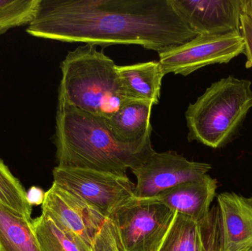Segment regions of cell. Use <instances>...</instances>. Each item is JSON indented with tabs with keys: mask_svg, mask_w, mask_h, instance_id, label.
Returning <instances> with one entry per match:
<instances>
[{
	"mask_svg": "<svg viewBox=\"0 0 252 251\" xmlns=\"http://www.w3.org/2000/svg\"><path fill=\"white\" fill-rule=\"evenodd\" d=\"M248 200H249V202H250V204H251L252 206V196L251 197H250V198H248Z\"/></svg>",
	"mask_w": 252,
	"mask_h": 251,
	"instance_id": "22",
	"label": "cell"
},
{
	"mask_svg": "<svg viewBox=\"0 0 252 251\" xmlns=\"http://www.w3.org/2000/svg\"><path fill=\"white\" fill-rule=\"evenodd\" d=\"M59 100L83 112L109 119L132 100L121 81L118 65L95 46L68 52L61 63Z\"/></svg>",
	"mask_w": 252,
	"mask_h": 251,
	"instance_id": "3",
	"label": "cell"
},
{
	"mask_svg": "<svg viewBox=\"0 0 252 251\" xmlns=\"http://www.w3.org/2000/svg\"><path fill=\"white\" fill-rule=\"evenodd\" d=\"M32 224L41 251H90L45 214Z\"/></svg>",
	"mask_w": 252,
	"mask_h": 251,
	"instance_id": "17",
	"label": "cell"
},
{
	"mask_svg": "<svg viewBox=\"0 0 252 251\" xmlns=\"http://www.w3.org/2000/svg\"><path fill=\"white\" fill-rule=\"evenodd\" d=\"M27 32L95 47L134 44L158 54L197 36L170 0H39Z\"/></svg>",
	"mask_w": 252,
	"mask_h": 251,
	"instance_id": "1",
	"label": "cell"
},
{
	"mask_svg": "<svg viewBox=\"0 0 252 251\" xmlns=\"http://www.w3.org/2000/svg\"><path fill=\"white\" fill-rule=\"evenodd\" d=\"M176 212L151 198H136L111 218L120 251H156Z\"/></svg>",
	"mask_w": 252,
	"mask_h": 251,
	"instance_id": "7",
	"label": "cell"
},
{
	"mask_svg": "<svg viewBox=\"0 0 252 251\" xmlns=\"http://www.w3.org/2000/svg\"><path fill=\"white\" fill-rule=\"evenodd\" d=\"M212 166L210 164L190 162L176 151L155 152L141 166L131 169L137 184L136 198H153L182 183L199 180Z\"/></svg>",
	"mask_w": 252,
	"mask_h": 251,
	"instance_id": "9",
	"label": "cell"
},
{
	"mask_svg": "<svg viewBox=\"0 0 252 251\" xmlns=\"http://www.w3.org/2000/svg\"><path fill=\"white\" fill-rule=\"evenodd\" d=\"M217 187V181L207 174L199 180L182 183L151 199L199 223L209 215Z\"/></svg>",
	"mask_w": 252,
	"mask_h": 251,
	"instance_id": "12",
	"label": "cell"
},
{
	"mask_svg": "<svg viewBox=\"0 0 252 251\" xmlns=\"http://www.w3.org/2000/svg\"><path fill=\"white\" fill-rule=\"evenodd\" d=\"M247 251H252V249H250V250Z\"/></svg>",
	"mask_w": 252,
	"mask_h": 251,
	"instance_id": "23",
	"label": "cell"
},
{
	"mask_svg": "<svg viewBox=\"0 0 252 251\" xmlns=\"http://www.w3.org/2000/svg\"><path fill=\"white\" fill-rule=\"evenodd\" d=\"M39 0H0V35L31 23Z\"/></svg>",
	"mask_w": 252,
	"mask_h": 251,
	"instance_id": "19",
	"label": "cell"
},
{
	"mask_svg": "<svg viewBox=\"0 0 252 251\" xmlns=\"http://www.w3.org/2000/svg\"><path fill=\"white\" fill-rule=\"evenodd\" d=\"M0 251H41L32 221L0 203Z\"/></svg>",
	"mask_w": 252,
	"mask_h": 251,
	"instance_id": "15",
	"label": "cell"
},
{
	"mask_svg": "<svg viewBox=\"0 0 252 251\" xmlns=\"http://www.w3.org/2000/svg\"><path fill=\"white\" fill-rule=\"evenodd\" d=\"M173 8L198 35L241 32L244 0H170Z\"/></svg>",
	"mask_w": 252,
	"mask_h": 251,
	"instance_id": "10",
	"label": "cell"
},
{
	"mask_svg": "<svg viewBox=\"0 0 252 251\" xmlns=\"http://www.w3.org/2000/svg\"><path fill=\"white\" fill-rule=\"evenodd\" d=\"M156 251H210L199 223L182 214L174 218Z\"/></svg>",
	"mask_w": 252,
	"mask_h": 251,
	"instance_id": "16",
	"label": "cell"
},
{
	"mask_svg": "<svg viewBox=\"0 0 252 251\" xmlns=\"http://www.w3.org/2000/svg\"><path fill=\"white\" fill-rule=\"evenodd\" d=\"M243 13L252 17V0H244Z\"/></svg>",
	"mask_w": 252,
	"mask_h": 251,
	"instance_id": "21",
	"label": "cell"
},
{
	"mask_svg": "<svg viewBox=\"0 0 252 251\" xmlns=\"http://www.w3.org/2000/svg\"><path fill=\"white\" fill-rule=\"evenodd\" d=\"M151 136L123 142L105 118L58 101L54 137L58 166L126 175L127 169L141 166L155 153Z\"/></svg>",
	"mask_w": 252,
	"mask_h": 251,
	"instance_id": "2",
	"label": "cell"
},
{
	"mask_svg": "<svg viewBox=\"0 0 252 251\" xmlns=\"http://www.w3.org/2000/svg\"><path fill=\"white\" fill-rule=\"evenodd\" d=\"M244 37L241 32L223 35H198L177 47L159 53L164 75L173 73L188 76L204 66L229 63L244 53Z\"/></svg>",
	"mask_w": 252,
	"mask_h": 251,
	"instance_id": "8",
	"label": "cell"
},
{
	"mask_svg": "<svg viewBox=\"0 0 252 251\" xmlns=\"http://www.w3.org/2000/svg\"><path fill=\"white\" fill-rule=\"evenodd\" d=\"M154 105L145 100H132L106 119V123L118 139L132 143L151 135V115Z\"/></svg>",
	"mask_w": 252,
	"mask_h": 251,
	"instance_id": "14",
	"label": "cell"
},
{
	"mask_svg": "<svg viewBox=\"0 0 252 251\" xmlns=\"http://www.w3.org/2000/svg\"><path fill=\"white\" fill-rule=\"evenodd\" d=\"M118 72L127 94L132 99L158 104L161 81L164 76L159 61L118 65Z\"/></svg>",
	"mask_w": 252,
	"mask_h": 251,
	"instance_id": "13",
	"label": "cell"
},
{
	"mask_svg": "<svg viewBox=\"0 0 252 251\" xmlns=\"http://www.w3.org/2000/svg\"><path fill=\"white\" fill-rule=\"evenodd\" d=\"M41 206L43 214L90 251H120L112 219L80 197L53 184Z\"/></svg>",
	"mask_w": 252,
	"mask_h": 251,
	"instance_id": "5",
	"label": "cell"
},
{
	"mask_svg": "<svg viewBox=\"0 0 252 251\" xmlns=\"http://www.w3.org/2000/svg\"><path fill=\"white\" fill-rule=\"evenodd\" d=\"M213 210L219 251L252 249V206L248 199L234 193H220Z\"/></svg>",
	"mask_w": 252,
	"mask_h": 251,
	"instance_id": "11",
	"label": "cell"
},
{
	"mask_svg": "<svg viewBox=\"0 0 252 251\" xmlns=\"http://www.w3.org/2000/svg\"><path fill=\"white\" fill-rule=\"evenodd\" d=\"M252 108L251 81L228 76L213 83L187 109L188 140L215 149L226 145Z\"/></svg>",
	"mask_w": 252,
	"mask_h": 251,
	"instance_id": "4",
	"label": "cell"
},
{
	"mask_svg": "<svg viewBox=\"0 0 252 251\" xmlns=\"http://www.w3.org/2000/svg\"><path fill=\"white\" fill-rule=\"evenodd\" d=\"M53 184L77 196L111 218L136 198L133 183L127 175L82 168L57 166Z\"/></svg>",
	"mask_w": 252,
	"mask_h": 251,
	"instance_id": "6",
	"label": "cell"
},
{
	"mask_svg": "<svg viewBox=\"0 0 252 251\" xmlns=\"http://www.w3.org/2000/svg\"><path fill=\"white\" fill-rule=\"evenodd\" d=\"M0 203L27 220H31L32 203L20 181L0 159Z\"/></svg>",
	"mask_w": 252,
	"mask_h": 251,
	"instance_id": "18",
	"label": "cell"
},
{
	"mask_svg": "<svg viewBox=\"0 0 252 251\" xmlns=\"http://www.w3.org/2000/svg\"><path fill=\"white\" fill-rule=\"evenodd\" d=\"M241 33L244 37V54L247 58V67H252V17L243 13L241 18Z\"/></svg>",
	"mask_w": 252,
	"mask_h": 251,
	"instance_id": "20",
	"label": "cell"
}]
</instances>
